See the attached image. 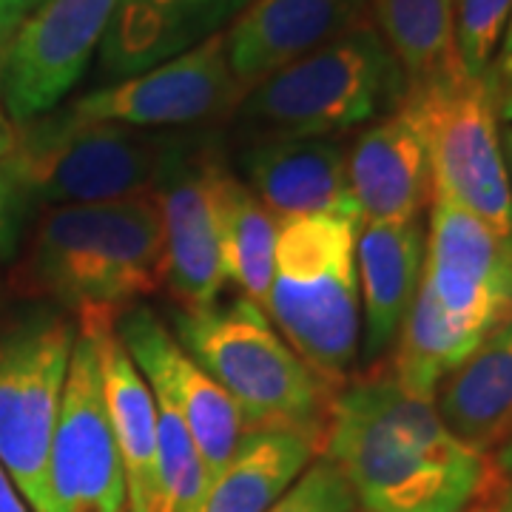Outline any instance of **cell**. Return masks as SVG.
Masks as SVG:
<instances>
[{"mask_svg": "<svg viewBox=\"0 0 512 512\" xmlns=\"http://www.w3.org/2000/svg\"><path fill=\"white\" fill-rule=\"evenodd\" d=\"M322 456L365 512H464L487 484V456L458 441L436 404L387 373L348 382L330 404Z\"/></svg>", "mask_w": 512, "mask_h": 512, "instance_id": "cell-1", "label": "cell"}, {"mask_svg": "<svg viewBox=\"0 0 512 512\" xmlns=\"http://www.w3.org/2000/svg\"><path fill=\"white\" fill-rule=\"evenodd\" d=\"M168 276L165 234L151 197L52 205L37 225L20 282L83 319H117Z\"/></svg>", "mask_w": 512, "mask_h": 512, "instance_id": "cell-2", "label": "cell"}, {"mask_svg": "<svg viewBox=\"0 0 512 512\" xmlns=\"http://www.w3.org/2000/svg\"><path fill=\"white\" fill-rule=\"evenodd\" d=\"M168 325L188 356L228 393L242 433H296L322 450L333 393L251 299L177 305L168 311Z\"/></svg>", "mask_w": 512, "mask_h": 512, "instance_id": "cell-3", "label": "cell"}, {"mask_svg": "<svg viewBox=\"0 0 512 512\" xmlns=\"http://www.w3.org/2000/svg\"><path fill=\"white\" fill-rule=\"evenodd\" d=\"M407 83L370 20L316 46L242 94L239 128L254 140L336 137L402 106Z\"/></svg>", "mask_w": 512, "mask_h": 512, "instance_id": "cell-4", "label": "cell"}, {"mask_svg": "<svg viewBox=\"0 0 512 512\" xmlns=\"http://www.w3.org/2000/svg\"><path fill=\"white\" fill-rule=\"evenodd\" d=\"M359 217L279 222L274 276L265 313L336 396L350 382L362 348V299L356 271Z\"/></svg>", "mask_w": 512, "mask_h": 512, "instance_id": "cell-5", "label": "cell"}, {"mask_svg": "<svg viewBox=\"0 0 512 512\" xmlns=\"http://www.w3.org/2000/svg\"><path fill=\"white\" fill-rule=\"evenodd\" d=\"M77 322L32 311L0 333V464L35 512H52L49 450Z\"/></svg>", "mask_w": 512, "mask_h": 512, "instance_id": "cell-6", "label": "cell"}, {"mask_svg": "<svg viewBox=\"0 0 512 512\" xmlns=\"http://www.w3.org/2000/svg\"><path fill=\"white\" fill-rule=\"evenodd\" d=\"M404 103L416 111L424 131L433 200L450 202L498 237L512 239V188L487 77L410 92Z\"/></svg>", "mask_w": 512, "mask_h": 512, "instance_id": "cell-7", "label": "cell"}, {"mask_svg": "<svg viewBox=\"0 0 512 512\" xmlns=\"http://www.w3.org/2000/svg\"><path fill=\"white\" fill-rule=\"evenodd\" d=\"M18 157L37 202H94L151 197L165 131L120 123H72L49 111L18 126Z\"/></svg>", "mask_w": 512, "mask_h": 512, "instance_id": "cell-8", "label": "cell"}, {"mask_svg": "<svg viewBox=\"0 0 512 512\" xmlns=\"http://www.w3.org/2000/svg\"><path fill=\"white\" fill-rule=\"evenodd\" d=\"M225 154L208 131H165L151 200L160 211L168 276L177 305L202 308L228 285L220 256V185Z\"/></svg>", "mask_w": 512, "mask_h": 512, "instance_id": "cell-9", "label": "cell"}, {"mask_svg": "<svg viewBox=\"0 0 512 512\" xmlns=\"http://www.w3.org/2000/svg\"><path fill=\"white\" fill-rule=\"evenodd\" d=\"M242 86L231 72L225 35H211L146 72L106 83L60 111L72 123H120L146 131H183L237 111Z\"/></svg>", "mask_w": 512, "mask_h": 512, "instance_id": "cell-10", "label": "cell"}, {"mask_svg": "<svg viewBox=\"0 0 512 512\" xmlns=\"http://www.w3.org/2000/svg\"><path fill=\"white\" fill-rule=\"evenodd\" d=\"M52 512H128L126 473L103 393L92 325H77L49 450Z\"/></svg>", "mask_w": 512, "mask_h": 512, "instance_id": "cell-11", "label": "cell"}, {"mask_svg": "<svg viewBox=\"0 0 512 512\" xmlns=\"http://www.w3.org/2000/svg\"><path fill=\"white\" fill-rule=\"evenodd\" d=\"M120 0H40L20 20L0 66L3 111L26 126L83 80Z\"/></svg>", "mask_w": 512, "mask_h": 512, "instance_id": "cell-12", "label": "cell"}, {"mask_svg": "<svg viewBox=\"0 0 512 512\" xmlns=\"http://www.w3.org/2000/svg\"><path fill=\"white\" fill-rule=\"evenodd\" d=\"M424 288L444 316L481 342L512 316V239L444 200H430Z\"/></svg>", "mask_w": 512, "mask_h": 512, "instance_id": "cell-13", "label": "cell"}, {"mask_svg": "<svg viewBox=\"0 0 512 512\" xmlns=\"http://www.w3.org/2000/svg\"><path fill=\"white\" fill-rule=\"evenodd\" d=\"M114 330L131 356L134 367L143 373L148 387L174 404L183 416L191 439L197 444L211 481L225 470L242 439V424L234 402L220 384L202 370L177 336L148 305H134L114 319Z\"/></svg>", "mask_w": 512, "mask_h": 512, "instance_id": "cell-14", "label": "cell"}, {"mask_svg": "<svg viewBox=\"0 0 512 512\" xmlns=\"http://www.w3.org/2000/svg\"><path fill=\"white\" fill-rule=\"evenodd\" d=\"M239 168L242 183L276 222L359 217L348 185V148L336 137L254 140L239 154Z\"/></svg>", "mask_w": 512, "mask_h": 512, "instance_id": "cell-15", "label": "cell"}, {"mask_svg": "<svg viewBox=\"0 0 512 512\" xmlns=\"http://www.w3.org/2000/svg\"><path fill=\"white\" fill-rule=\"evenodd\" d=\"M348 185L362 222H421V211L433 200L430 157L419 117L404 100L353 140Z\"/></svg>", "mask_w": 512, "mask_h": 512, "instance_id": "cell-16", "label": "cell"}, {"mask_svg": "<svg viewBox=\"0 0 512 512\" xmlns=\"http://www.w3.org/2000/svg\"><path fill=\"white\" fill-rule=\"evenodd\" d=\"M367 9L370 0H254L222 32L242 92L367 20Z\"/></svg>", "mask_w": 512, "mask_h": 512, "instance_id": "cell-17", "label": "cell"}, {"mask_svg": "<svg viewBox=\"0 0 512 512\" xmlns=\"http://www.w3.org/2000/svg\"><path fill=\"white\" fill-rule=\"evenodd\" d=\"M254 0H120L100 43L103 80H123L220 35Z\"/></svg>", "mask_w": 512, "mask_h": 512, "instance_id": "cell-18", "label": "cell"}, {"mask_svg": "<svg viewBox=\"0 0 512 512\" xmlns=\"http://www.w3.org/2000/svg\"><path fill=\"white\" fill-rule=\"evenodd\" d=\"M77 325H92L97 333L103 393L126 473L128 512H165L160 484L157 399L123 348L114 330V319H83Z\"/></svg>", "mask_w": 512, "mask_h": 512, "instance_id": "cell-19", "label": "cell"}, {"mask_svg": "<svg viewBox=\"0 0 512 512\" xmlns=\"http://www.w3.org/2000/svg\"><path fill=\"white\" fill-rule=\"evenodd\" d=\"M427 231L421 222H362L356 237V271L362 299V356L376 362L393 348L424 274Z\"/></svg>", "mask_w": 512, "mask_h": 512, "instance_id": "cell-20", "label": "cell"}, {"mask_svg": "<svg viewBox=\"0 0 512 512\" xmlns=\"http://www.w3.org/2000/svg\"><path fill=\"white\" fill-rule=\"evenodd\" d=\"M436 413L444 427L487 456L512 436V316L495 325L439 384Z\"/></svg>", "mask_w": 512, "mask_h": 512, "instance_id": "cell-21", "label": "cell"}, {"mask_svg": "<svg viewBox=\"0 0 512 512\" xmlns=\"http://www.w3.org/2000/svg\"><path fill=\"white\" fill-rule=\"evenodd\" d=\"M373 26L396 57L410 92L464 80L453 0H370Z\"/></svg>", "mask_w": 512, "mask_h": 512, "instance_id": "cell-22", "label": "cell"}, {"mask_svg": "<svg viewBox=\"0 0 512 512\" xmlns=\"http://www.w3.org/2000/svg\"><path fill=\"white\" fill-rule=\"evenodd\" d=\"M319 444L296 433H242L194 512H265L305 473Z\"/></svg>", "mask_w": 512, "mask_h": 512, "instance_id": "cell-23", "label": "cell"}, {"mask_svg": "<svg viewBox=\"0 0 512 512\" xmlns=\"http://www.w3.org/2000/svg\"><path fill=\"white\" fill-rule=\"evenodd\" d=\"M279 222L228 168L220 185V256L225 279L265 311L274 276Z\"/></svg>", "mask_w": 512, "mask_h": 512, "instance_id": "cell-24", "label": "cell"}, {"mask_svg": "<svg viewBox=\"0 0 512 512\" xmlns=\"http://www.w3.org/2000/svg\"><path fill=\"white\" fill-rule=\"evenodd\" d=\"M396 353H393V367L390 376L402 384L410 396L436 402L439 384L456 370L473 350L481 345L464 330H458L433 293L419 285V293L413 299V308L407 311L402 330L396 336Z\"/></svg>", "mask_w": 512, "mask_h": 512, "instance_id": "cell-25", "label": "cell"}, {"mask_svg": "<svg viewBox=\"0 0 512 512\" xmlns=\"http://www.w3.org/2000/svg\"><path fill=\"white\" fill-rule=\"evenodd\" d=\"M154 393V390H151ZM157 441H160V484L165 512H194L208 490L200 450L191 439L174 404L157 396Z\"/></svg>", "mask_w": 512, "mask_h": 512, "instance_id": "cell-26", "label": "cell"}, {"mask_svg": "<svg viewBox=\"0 0 512 512\" xmlns=\"http://www.w3.org/2000/svg\"><path fill=\"white\" fill-rule=\"evenodd\" d=\"M512 0H458L456 43L467 77H484L510 26Z\"/></svg>", "mask_w": 512, "mask_h": 512, "instance_id": "cell-27", "label": "cell"}, {"mask_svg": "<svg viewBox=\"0 0 512 512\" xmlns=\"http://www.w3.org/2000/svg\"><path fill=\"white\" fill-rule=\"evenodd\" d=\"M356 507V495L339 467L319 456L265 512H356Z\"/></svg>", "mask_w": 512, "mask_h": 512, "instance_id": "cell-28", "label": "cell"}, {"mask_svg": "<svg viewBox=\"0 0 512 512\" xmlns=\"http://www.w3.org/2000/svg\"><path fill=\"white\" fill-rule=\"evenodd\" d=\"M484 77H487V83L493 89L498 117L504 123H512V18L507 32H504V40H501V46H498V52L493 57V66Z\"/></svg>", "mask_w": 512, "mask_h": 512, "instance_id": "cell-29", "label": "cell"}, {"mask_svg": "<svg viewBox=\"0 0 512 512\" xmlns=\"http://www.w3.org/2000/svg\"><path fill=\"white\" fill-rule=\"evenodd\" d=\"M470 512H512V484L501 478V487H495L487 493V484L484 490L476 495V501L470 504Z\"/></svg>", "mask_w": 512, "mask_h": 512, "instance_id": "cell-30", "label": "cell"}, {"mask_svg": "<svg viewBox=\"0 0 512 512\" xmlns=\"http://www.w3.org/2000/svg\"><path fill=\"white\" fill-rule=\"evenodd\" d=\"M40 0H0V37L12 40L20 20L35 9Z\"/></svg>", "mask_w": 512, "mask_h": 512, "instance_id": "cell-31", "label": "cell"}, {"mask_svg": "<svg viewBox=\"0 0 512 512\" xmlns=\"http://www.w3.org/2000/svg\"><path fill=\"white\" fill-rule=\"evenodd\" d=\"M0 512H29L23 495L15 487V481L3 470V464H0Z\"/></svg>", "mask_w": 512, "mask_h": 512, "instance_id": "cell-32", "label": "cell"}, {"mask_svg": "<svg viewBox=\"0 0 512 512\" xmlns=\"http://www.w3.org/2000/svg\"><path fill=\"white\" fill-rule=\"evenodd\" d=\"M18 137V126L6 117V111L0 109V160H6L18 148Z\"/></svg>", "mask_w": 512, "mask_h": 512, "instance_id": "cell-33", "label": "cell"}, {"mask_svg": "<svg viewBox=\"0 0 512 512\" xmlns=\"http://www.w3.org/2000/svg\"><path fill=\"white\" fill-rule=\"evenodd\" d=\"M495 470H498V476L504 478V481L512 484V436L495 450Z\"/></svg>", "mask_w": 512, "mask_h": 512, "instance_id": "cell-34", "label": "cell"}, {"mask_svg": "<svg viewBox=\"0 0 512 512\" xmlns=\"http://www.w3.org/2000/svg\"><path fill=\"white\" fill-rule=\"evenodd\" d=\"M18 242H20V231H12V228H0V262L15 256V251H18Z\"/></svg>", "mask_w": 512, "mask_h": 512, "instance_id": "cell-35", "label": "cell"}, {"mask_svg": "<svg viewBox=\"0 0 512 512\" xmlns=\"http://www.w3.org/2000/svg\"><path fill=\"white\" fill-rule=\"evenodd\" d=\"M501 148H504V165H507V177L512 188V123L501 126Z\"/></svg>", "mask_w": 512, "mask_h": 512, "instance_id": "cell-36", "label": "cell"}, {"mask_svg": "<svg viewBox=\"0 0 512 512\" xmlns=\"http://www.w3.org/2000/svg\"><path fill=\"white\" fill-rule=\"evenodd\" d=\"M6 46H9V40L0 37V66H3V57H6Z\"/></svg>", "mask_w": 512, "mask_h": 512, "instance_id": "cell-37", "label": "cell"}, {"mask_svg": "<svg viewBox=\"0 0 512 512\" xmlns=\"http://www.w3.org/2000/svg\"><path fill=\"white\" fill-rule=\"evenodd\" d=\"M453 3H456V6H458V0H453Z\"/></svg>", "mask_w": 512, "mask_h": 512, "instance_id": "cell-38", "label": "cell"}]
</instances>
